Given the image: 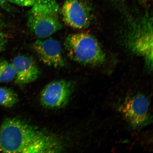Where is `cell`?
Listing matches in <instances>:
<instances>
[{
	"label": "cell",
	"mask_w": 153,
	"mask_h": 153,
	"mask_svg": "<svg viewBox=\"0 0 153 153\" xmlns=\"http://www.w3.org/2000/svg\"><path fill=\"white\" fill-rule=\"evenodd\" d=\"M126 45L144 60L149 71L153 68L152 17L148 13L131 20L125 33Z\"/></svg>",
	"instance_id": "obj_1"
},
{
	"label": "cell",
	"mask_w": 153,
	"mask_h": 153,
	"mask_svg": "<svg viewBox=\"0 0 153 153\" xmlns=\"http://www.w3.org/2000/svg\"><path fill=\"white\" fill-rule=\"evenodd\" d=\"M27 14V24L38 39L50 37L63 28L56 0H36Z\"/></svg>",
	"instance_id": "obj_2"
},
{
	"label": "cell",
	"mask_w": 153,
	"mask_h": 153,
	"mask_svg": "<svg viewBox=\"0 0 153 153\" xmlns=\"http://www.w3.org/2000/svg\"><path fill=\"white\" fill-rule=\"evenodd\" d=\"M64 46L69 57L80 64L99 65L106 59L98 41L87 32L69 34L65 40Z\"/></svg>",
	"instance_id": "obj_3"
},
{
	"label": "cell",
	"mask_w": 153,
	"mask_h": 153,
	"mask_svg": "<svg viewBox=\"0 0 153 153\" xmlns=\"http://www.w3.org/2000/svg\"><path fill=\"white\" fill-rule=\"evenodd\" d=\"M41 132L18 118H7L0 129V150L4 153H22Z\"/></svg>",
	"instance_id": "obj_4"
},
{
	"label": "cell",
	"mask_w": 153,
	"mask_h": 153,
	"mask_svg": "<svg viewBox=\"0 0 153 153\" xmlns=\"http://www.w3.org/2000/svg\"><path fill=\"white\" fill-rule=\"evenodd\" d=\"M61 14L65 23L76 29L88 27L93 17L92 7L87 0H66Z\"/></svg>",
	"instance_id": "obj_5"
},
{
	"label": "cell",
	"mask_w": 153,
	"mask_h": 153,
	"mask_svg": "<svg viewBox=\"0 0 153 153\" xmlns=\"http://www.w3.org/2000/svg\"><path fill=\"white\" fill-rule=\"evenodd\" d=\"M120 108L125 119L134 129L141 128L152 122L149 100L142 94L127 98Z\"/></svg>",
	"instance_id": "obj_6"
},
{
	"label": "cell",
	"mask_w": 153,
	"mask_h": 153,
	"mask_svg": "<svg viewBox=\"0 0 153 153\" xmlns=\"http://www.w3.org/2000/svg\"><path fill=\"white\" fill-rule=\"evenodd\" d=\"M73 88L71 82L66 80L51 82L42 92L40 97L42 105L48 108H62L68 103Z\"/></svg>",
	"instance_id": "obj_7"
},
{
	"label": "cell",
	"mask_w": 153,
	"mask_h": 153,
	"mask_svg": "<svg viewBox=\"0 0 153 153\" xmlns=\"http://www.w3.org/2000/svg\"><path fill=\"white\" fill-rule=\"evenodd\" d=\"M32 48L39 60L46 65L55 68L65 66L62 45L57 40L49 37L39 39L34 42Z\"/></svg>",
	"instance_id": "obj_8"
},
{
	"label": "cell",
	"mask_w": 153,
	"mask_h": 153,
	"mask_svg": "<svg viewBox=\"0 0 153 153\" xmlns=\"http://www.w3.org/2000/svg\"><path fill=\"white\" fill-rule=\"evenodd\" d=\"M11 64L16 74L15 82L17 85H26L35 81L39 77V68L31 57L18 55L13 59Z\"/></svg>",
	"instance_id": "obj_9"
},
{
	"label": "cell",
	"mask_w": 153,
	"mask_h": 153,
	"mask_svg": "<svg viewBox=\"0 0 153 153\" xmlns=\"http://www.w3.org/2000/svg\"><path fill=\"white\" fill-rule=\"evenodd\" d=\"M60 148V143L56 139L41 132L22 153L56 152Z\"/></svg>",
	"instance_id": "obj_10"
},
{
	"label": "cell",
	"mask_w": 153,
	"mask_h": 153,
	"mask_svg": "<svg viewBox=\"0 0 153 153\" xmlns=\"http://www.w3.org/2000/svg\"><path fill=\"white\" fill-rule=\"evenodd\" d=\"M19 101L17 94L13 89L5 87H0V106L11 108Z\"/></svg>",
	"instance_id": "obj_11"
},
{
	"label": "cell",
	"mask_w": 153,
	"mask_h": 153,
	"mask_svg": "<svg viewBox=\"0 0 153 153\" xmlns=\"http://www.w3.org/2000/svg\"><path fill=\"white\" fill-rule=\"evenodd\" d=\"M16 74L11 63L0 59V83H7L15 79Z\"/></svg>",
	"instance_id": "obj_12"
},
{
	"label": "cell",
	"mask_w": 153,
	"mask_h": 153,
	"mask_svg": "<svg viewBox=\"0 0 153 153\" xmlns=\"http://www.w3.org/2000/svg\"><path fill=\"white\" fill-rule=\"evenodd\" d=\"M10 3L20 6L30 7L34 4L36 0H7Z\"/></svg>",
	"instance_id": "obj_13"
},
{
	"label": "cell",
	"mask_w": 153,
	"mask_h": 153,
	"mask_svg": "<svg viewBox=\"0 0 153 153\" xmlns=\"http://www.w3.org/2000/svg\"><path fill=\"white\" fill-rule=\"evenodd\" d=\"M8 41V36L3 32H0V53L4 50Z\"/></svg>",
	"instance_id": "obj_14"
},
{
	"label": "cell",
	"mask_w": 153,
	"mask_h": 153,
	"mask_svg": "<svg viewBox=\"0 0 153 153\" xmlns=\"http://www.w3.org/2000/svg\"><path fill=\"white\" fill-rule=\"evenodd\" d=\"M0 8H2L7 11H10L12 9L7 3L6 0H0Z\"/></svg>",
	"instance_id": "obj_15"
},
{
	"label": "cell",
	"mask_w": 153,
	"mask_h": 153,
	"mask_svg": "<svg viewBox=\"0 0 153 153\" xmlns=\"http://www.w3.org/2000/svg\"><path fill=\"white\" fill-rule=\"evenodd\" d=\"M114 3H120L123 1V0H108Z\"/></svg>",
	"instance_id": "obj_16"
},
{
	"label": "cell",
	"mask_w": 153,
	"mask_h": 153,
	"mask_svg": "<svg viewBox=\"0 0 153 153\" xmlns=\"http://www.w3.org/2000/svg\"><path fill=\"white\" fill-rule=\"evenodd\" d=\"M4 25V22L0 18V28L3 27Z\"/></svg>",
	"instance_id": "obj_17"
},
{
	"label": "cell",
	"mask_w": 153,
	"mask_h": 153,
	"mask_svg": "<svg viewBox=\"0 0 153 153\" xmlns=\"http://www.w3.org/2000/svg\"><path fill=\"white\" fill-rule=\"evenodd\" d=\"M139 2L141 4H144L147 1V0H138Z\"/></svg>",
	"instance_id": "obj_18"
}]
</instances>
